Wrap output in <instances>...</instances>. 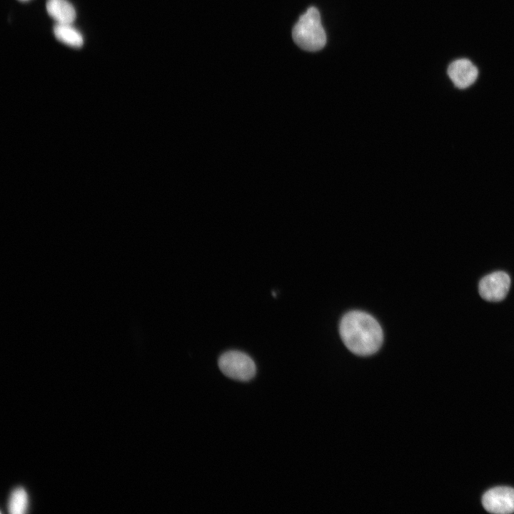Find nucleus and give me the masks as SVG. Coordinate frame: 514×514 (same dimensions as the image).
Returning a JSON list of instances; mask_svg holds the SVG:
<instances>
[{
    "label": "nucleus",
    "instance_id": "8",
    "mask_svg": "<svg viewBox=\"0 0 514 514\" xmlns=\"http://www.w3.org/2000/svg\"><path fill=\"white\" fill-rule=\"evenodd\" d=\"M56 38L62 43L75 48L83 45L81 34L70 24H57L54 27Z\"/></svg>",
    "mask_w": 514,
    "mask_h": 514
},
{
    "label": "nucleus",
    "instance_id": "7",
    "mask_svg": "<svg viewBox=\"0 0 514 514\" xmlns=\"http://www.w3.org/2000/svg\"><path fill=\"white\" fill-rule=\"evenodd\" d=\"M46 7L49 16L57 24H71L75 20V9L66 0H47Z\"/></svg>",
    "mask_w": 514,
    "mask_h": 514
},
{
    "label": "nucleus",
    "instance_id": "5",
    "mask_svg": "<svg viewBox=\"0 0 514 514\" xmlns=\"http://www.w3.org/2000/svg\"><path fill=\"white\" fill-rule=\"evenodd\" d=\"M483 508L495 514H509L514 512V489L496 487L488 490L483 496Z\"/></svg>",
    "mask_w": 514,
    "mask_h": 514
},
{
    "label": "nucleus",
    "instance_id": "9",
    "mask_svg": "<svg viewBox=\"0 0 514 514\" xmlns=\"http://www.w3.org/2000/svg\"><path fill=\"white\" fill-rule=\"evenodd\" d=\"M29 505V498L23 488H16L11 493L8 510L11 514H23L26 513Z\"/></svg>",
    "mask_w": 514,
    "mask_h": 514
},
{
    "label": "nucleus",
    "instance_id": "4",
    "mask_svg": "<svg viewBox=\"0 0 514 514\" xmlns=\"http://www.w3.org/2000/svg\"><path fill=\"white\" fill-rule=\"evenodd\" d=\"M510 278L503 271H496L483 277L478 286L479 293L488 301L503 300L509 291Z\"/></svg>",
    "mask_w": 514,
    "mask_h": 514
},
{
    "label": "nucleus",
    "instance_id": "1",
    "mask_svg": "<svg viewBox=\"0 0 514 514\" xmlns=\"http://www.w3.org/2000/svg\"><path fill=\"white\" fill-rule=\"evenodd\" d=\"M340 334L346 346L358 356H370L381 348L383 331L371 315L352 311L343 316L340 323Z\"/></svg>",
    "mask_w": 514,
    "mask_h": 514
},
{
    "label": "nucleus",
    "instance_id": "6",
    "mask_svg": "<svg viewBox=\"0 0 514 514\" xmlns=\"http://www.w3.org/2000/svg\"><path fill=\"white\" fill-rule=\"evenodd\" d=\"M448 74L457 88L463 89L475 81L478 71L470 61L461 59L453 61L449 65Z\"/></svg>",
    "mask_w": 514,
    "mask_h": 514
},
{
    "label": "nucleus",
    "instance_id": "2",
    "mask_svg": "<svg viewBox=\"0 0 514 514\" xmlns=\"http://www.w3.org/2000/svg\"><path fill=\"white\" fill-rule=\"evenodd\" d=\"M292 36L296 44L304 50L316 51L324 47L326 35L316 7L308 9L300 16L293 29Z\"/></svg>",
    "mask_w": 514,
    "mask_h": 514
},
{
    "label": "nucleus",
    "instance_id": "3",
    "mask_svg": "<svg viewBox=\"0 0 514 514\" xmlns=\"http://www.w3.org/2000/svg\"><path fill=\"white\" fill-rule=\"evenodd\" d=\"M218 367L226 376L241 381L252 379L256 373L253 359L238 351H228L223 353L218 359Z\"/></svg>",
    "mask_w": 514,
    "mask_h": 514
},
{
    "label": "nucleus",
    "instance_id": "10",
    "mask_svg": "<svg viewBox=\"0 0 514 514\" xmlns=\"http://www.w3.org/2000/svg\"><path fill=\"white\" fill-rule=\"evenodd\" d=\"M19 1H29V0H19Z\"/></svg>",
    "mask_w": 514,
    "mask_h": 514
}]
</instances>
